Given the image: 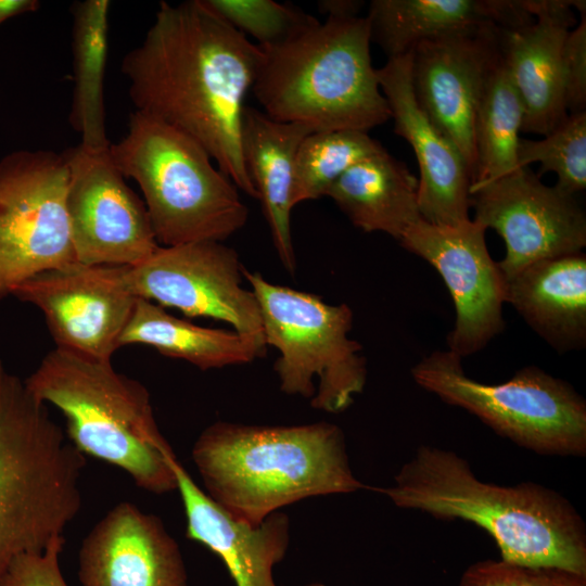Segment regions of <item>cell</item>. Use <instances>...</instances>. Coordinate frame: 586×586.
<instances>
[{"label":"cell","mask_w":586,"mask_h":586,"mask_svg":"<svg viewBox=\"0 0 586 586\" xmlns=\"http://www.w3.org/2000/svg\"><path fill=\"white\" fill-rule=\"evenodd\" d=\"M262 50L204 0L160 3L143 41L123 59L136 111L196 141L239 190L257 199L241 145L244 100Z\"/></svg>","instance_id":"obj_1"},{"label":"cell","mask_w":586,"mask_h":586,"mask_svg":"<svg viewBox=\"0 0 586 586\" xmlns=\"http://www.w3.org/2000/svg\"><path fill=\"white\" fill-rule=\"evenodd\" d=\"M378 491L399 508L480 526L495 540L501 560L586 575L583 518L563 495L542 484L483 482L455 451L422 445L393 484Z\"/></svg>","instance_id":"obj_2"},{"label":"cell","mask_w":586,"mask_h":586,"mask_svg":"<svg viewBox=\"0 0 586 586\" xmlns=\"http://www.w3.org/2000/svg\"><path fill=\"white\" fill-rule=\"evenodd\" d=\"M192 459L204 492L253 525L301 499L366 488L352 471L342 430L326 421L215 422L196 438Z\"/></svg>","instance_id":"obj_3"},{"label":"cell","mask_w":586,"mask_h":586,"mask_svg":"<svg viewBox=\"0 0 586 586\" xmlns=\"http://www.w3.org/2000/svg\"><path fill=\"white\" fill-rule=\"evenodd\" d=\"M365 17H327L259 47L252 91L264 113L316 131L368 132L391 118L370 55Z\"/></svg>","instance_id":"obj_4"},{"label":"cell","mask_w":586,"mask_h":586,"mask_svg":"<svg viewBox=\"0 0 586 586\" xmlns=\"http://www.w3.org/2000/svg\"><path fill=\"white\" fill-rule=\"evenodd\" d=\"M85 467L48 405L0 360V577L63 535L82 505Z\"/></svg>","instance_id":"obj_5"},{"label":"cell","mask_w":586,"mask_h":586,"mask_svg":"<svg viewBox=\"0 0 586 586\" xmlns=\"http://www.w3.org/2000/svg\"><path fill=\"white\" fill-rule=\"evenodd\" d=\"M25 383L39 400L62 412L65 434L84 456L119 468L149 493L177 489L175 454L141 382L117 372L111 361L54 348Z\"/></svg>","instance_id":"obj_6"},{"label":"cell","mask_w":586,"mask_h":586,"mask_svg":"<svg viewBox=\"0 0 586 586\" xmlns=\"http://www.w3.org/2000/svg\"><path fill=\"white\" fill-rule=\"evenodd\" d=\"M110 155L139 184L158 243L222 242L246 224L237 186L192 138L144 113L130 115L127 135Z\"/></svg>","instance_id":"obj_7"},{"label":"cell","mask_w":586,"mask_h":586,"mask_svg":"<svg viewBox=\"0 0 586 586\" xmlns=\"http://www.w3.org/2000/svg\"><path fill=\"white\" fill-rule=\"evenodd\" d=\"M243 277L259 306L265 343L280 353L275 362L280 390L327 412L348 408L367 381L362 346L348 336L351 307L271 283L245 268Z\"/></svg>","instance_id":"obj_8"},{"label":"cell","mask_w":586,"mask_h":586,"mask_svg":"<svg viewBox=\"0 0 586 586\" xmlns=\"http://www.w3.org/2000/svg\"><path fill=\"white\" fill-rule=\"evenodd\" d=\"M411 374L419 386L519 446L543 455L586 454L585 399L568 382L537 367L488 384L468 377L462 358L447 349L423 357Z\"/></svg>","instance_id":"obj_9"},{"label":"cell","mask_w":586,"mask_h":586,"mask_svg":"<svg viewBox=\"0 0 586 586\" xmlns=\"http://www.w3.org/2000/svg\"><path fill=\"white\" fill-rule=\"evenodd\" d=\"M68 180L64 152L20 150L0 160V301L40 272L78 263Z\"/></svg>","instance_id":"obj_10"},{"label":"cell","mask_w":586,"mask_h":586,"mask_svg":"<svg viewBox=\"0 0 586 586\" xmlns=\"http://www.w3.org/2000/svg\"><path fill=\"white\" fill-rule=\"evenodd\" d=\"M127 269L75 263L27 279L11 295L41 310L55 348L111 361L137 301Z\"/></svg>","instance_id":"obj_11"},{"label":"cell","mask_w":586,"mask_h":586,"mask_svg":"<svg viewBox=\"0 0 586 586\" xmlns=\"http://www.w3.org/2000/svg\"><path fill=\"white\" fill-rule=\"evenodd\" d=\"M109 148L78 144L64 151L72 242L80 264L133 267L160 245L144 202L127 186Z\"/></svg>","instance_id":"obj_12"},{"label":"cell","mask_w":586,"mask_h":586,"mask_svg":"<svg viewBox=\"0 0 586 586\" xmlns=\"http://www.w3.org/2000/svg\"><path fill=\"white\" fill-rule=\"evenodd\" d=\"M237 252L217 241L160 246L141 264L128 267L137 297L176 308L190 318L227 322L233 330L264 335L257 300L242 285Z\"/></svg>","instance_id":"obj_13"},{"label":"cell","mask_w":586,"mask_h":586,"mask_svg":"<svg viewBox=\"0 0 586 586\" xmlns=\"http://www.w3.org/2000/svg\"><path fill=\"white\" fill-rule=\"evenodd\" d=\"M470 209L504 239L498 266L506 281L533 263L586 246V217L574 195L546 186L528 167L471 188Z\"/></svg>","instance_id":"obj_14"},{"label":"cell","mask_w":586,"mask_h":586,"mask_svg":"<svg viewBox=\"0 0 586 586\" xmlns=\"http://www.w3.org/2000/svg\"><path fill=\"white\" fill-rule=\"evenodd\" d=\"M485 232L471 218L456 225L421 218L399 240L404 249L435 268L448 288L456 321L447 344L461 358L483 349L506 326L507 282L488 252Z\"/></svg>","instance_id":"obj_15"},{"label":"cell","mask_w":586,"mask_h":586,"mask_svg":"<svg viewBox=\"0 0 586 586\" xmlns=\"http://www.w3.org/2000/svg\"><path fill=\"white\" fill-rule=\"evenodd\" d=\"M504 28L482 24L418 43L411 51L416 100L432 124L475 170L473 120L492 68L500 56Z\"/></svg>","instance_id":"obj_16"},{"label":"cell","mask_w":586,"mask_h":586,"mask_svg":"<svg viewBox=\"0 0 586 586\" xmlns=\"http://www.w3.org/2000/svg\"><path fill=\"white\" fill-rule=\"evenodd\" d=\"M81 586H190L179 545L162 520L135 504H116L84 538Z\"/></svg>","instance_id":"obj_17"},{"label":"cell","mask_w":586,"mask_h":586,"mask_svg":"<svg viewBox=\"0 0 586 586\" xmlns=\"http://www.w3.org/2000/svg\"><path fill=\"white\" fill-rule=\"evenodd\" d=\"M377 76L394 120V131L411 145L419 165L421 218L435 225H456L470 219L471 178L467 164L416 100L411 52L388 59L377 69Z\"/></svg>","instance_id":"obj_18"},{"label":"cell","mask_w":586,"mask_h":586,"mask_svg":"<svg viewBox=\"0 0 586 586\" xmlns=\"http://www.w3.org/2000/svg\"><path fill=\"white\" fill-rule=\"evenodd\" d=\"M575 0H526L534 21L502 29V59L523 105L521 131L546 136L569 115L564 101L562 48L576 25Z\"/></svg>","instance_id":"obj_19"},{"label":"cell","mask_w":586,"mask_h":586,"mask_svg":"<svg viewBox=\"0 0 586 586\" xmlns=\"http://www.w3.org/2000/svg\"><path fill=\"white\" fill-rule=\"evenodd\" d=\"M186 520V536L215 552L235 586H277L273 569L286 555L290 521L273 512L253 525L232 517L217 505L178 461L171 459Z\"/></svg>","instance_id":"obj_20"},{"label":"cell","mask_w":586,"mask_h":586,"mask_svg":"<svg viewBox=\"0 0 586 586\" xmlns=\"http://www.w3.org/2000/svg\"><path fill=\"white\" fill-rule=\"evenodd\" d=\"M506 303L560 353L586 344V255L533 263L506 281Z\"/></svg>","instance_id":"obj_21"},{"label":"cell","mask_w":586,"mask_h":586,"mask_svg":"<svg viewBox=\"0 0 586 586\" xmlns=\"http://www.w3.org/2000/svg\"><path fill=\"white\" fill-rule=\"evenodd\" d=\"M366 18L370 40L392 59L444 34L482 24L515 29L534 15L526 0H372Z\"/></svg>","instance_id":"obj_22"},{"label":"cell","mask_w":586,"mask_h":586,"mask_svg":"<svg viewBox=\"0 0 586 586\" xmlns=\"http://www.w3.org/2000/svg\"><path fill=\"white\" fill-rule=\"evenodd\" d=\"M314 132L296 123H281L245 106L241 145L247 174L262 202L277 254L294 273L296 258L291 234L292 190L297 149Z\"/></svg>","instance_id":"obj_23"},{"label":"cell","mask_w":586,"mask_h":586,"mask_svg":"<svg viewBox=\"0 0 586 586\" xmlns=\"http://www.w3.org/2000/svg\"><path fill=\"white\" fill-rule=\"evenodd\" d=\"M418 178L385 149L358 162L327 191L351 222L365 232L400 240L421 219Z\"/></svg>","instance_id":"obj_24"},{"label":"cell","mask_w":586,"mask_h":586,"mask_svg":"<svg viewBox=\"0 0 586 586\" xmlns=\"http://www.w3.org/2000/svg\"><path fill=\"white\" fill-rule=\"evenodd\" d=\"M120 346L145 345L205 371L254 361L266 353L264 335L196 326L156 303L137 297Z\"/></svg>","instance_id":"obj_25"},{"label":"cell","mask_w":586,"mask_h":586,"mask_svg":"<svg viewBox=\"0 0 586 586\" xmlns=\"http://www.w3.org/2000/svg\"><path fill=\"white\" fill-rule=\"evenodd\" d=\"M110 1L86 0L73 5L74 92L69 114L80 145L106 149L104 74L109 42Z\"/></svg>","instance_id":"obj_26"},{"label":"cell","mask_w":586,"mask_h":586,"mask_svg":"<svg viewBox=\"0 0 586 586\" xmlns=\"http://www.w3.org/2000/svg\"><path fill=\"white\" fill-rule=\"evenodd\" d=\"M522 123V101L500 50V56L487 76L474 114L475 170L471 188L521 168L517 150Z\"/></svg>","instance_id":"obj_27"},{"label":"cell","mask_w":586,"mask_h":586,"mask_svg":"<svg viewBox=\"0 0 586 586\" xmlns=\"http://www.w3.org/2000/svg\"><path fill=\"white\" fill-rule=\"evenodd\" d=\"M383 149L365 131L331 130L307 135L295 156L293 207L324 196L352 166Z\"/></svg>","instance_id":"obj_28"},{"label":"cell","mask_w":586,"mask_h":586,"mask_svg":"<svg viewBox=\"0 0 586 586\" xmlns=\"http://www.w3.org/2000/svg\"><path fill=\"white\" fill-rule=\"evenodd\" d=\"M519 167L539 163L537 176L557 174L556 187L574 195L586 188V112L569 114L540 140H519Z\"/></svg>","instance_id":"obj_29"},{"label":"cell","mask_w":586,"mask_h":586,"mask_svg":"<svg viewBox=\"0 0 586 586\" xmlns=\"http://www.w3.org/2000/svg\"><path fill=\"white\" fill-rule=\"evenodd\" d=\"M221 18L259 47L280 43L318 22L298 8L273 0H204Z\"/></svg>","instance_id":"obj_30"},{"label":"cell","mask_w":586,"mask_h":586,"mask_svg":"<svg viewBox=\"0 0 586 586\" xmlns=\"http://www.w3.org/2000/svg\"><path fill=\"white\" fill-rule=\"evenodd\" d=\"M458 586H586V575L560 568L487 559L470 564Z\"/></svg>","instance_id":"obj_31"},{"label":"cell","mask_w":586,"mask_h":586,"mask_svg":"<svg viewBox=\"0 0 586 586\" xmlns=\"http://www.w3.org/2000/svg\"><path fill=\"white\" fill-rule=\"evenodd\" d=\"M581 21L570 29L562 48L564 101L569 114L586 112V2L575 0Z\"/></svg>","instance_id":"obj_32"},{"label":"cell","mask_w":586,"mask_h":586,"mask_svg":"<svg viewBox=\"0 0 586 586\" xmlns=\"http://www.w3.org/2000/svg\"><path fill=\"white\" fill-rule=\"evenodd\" d=\"M64 535L38 552L16 557L0 577V586H68L60 568Z\"/></svg>","instance_id":"obj_33"},{"label":"cell","mask_w":586,"mask_h":586,"mask_svg":"<svg viewBox=\"0 0 586 586\" xmlns=\"http://www.w3.org/2000/svg\"><path fill=\"white\" fill-rule=\"evenodd\" d=\"M364 2L357 0H323L318 2V9L327 17H356Z\"/></svg>","instance_id":"obj_34"},{"label":"cell","mask_w":586,"mask_h":586,"mask_svg":"<svg viewBox=\"0 0 586 586\" xmlns=\"http://www.w3.org/2000/svg\"><path fill=\"white\" fill-rule=\"evenodd\" d=\"M39 5L37 0H0V24L11 17L34 12Z\"/></svg>","instance_id":"obj_35"},{"label":"cell","mask_w":586,"mask_h":586,"mask_svg":"<svg viewBox=\"0 0 586 586\" xmlns=\"http://www.w3.org/2000/svg\"><path fill=\"white\" fill-rule=\"evenodd\" d=\"M303 586H327V585L322 584V583H310V584L303 585Z\"/></svg>","instance_id":"obj_36"}]
</instances>
